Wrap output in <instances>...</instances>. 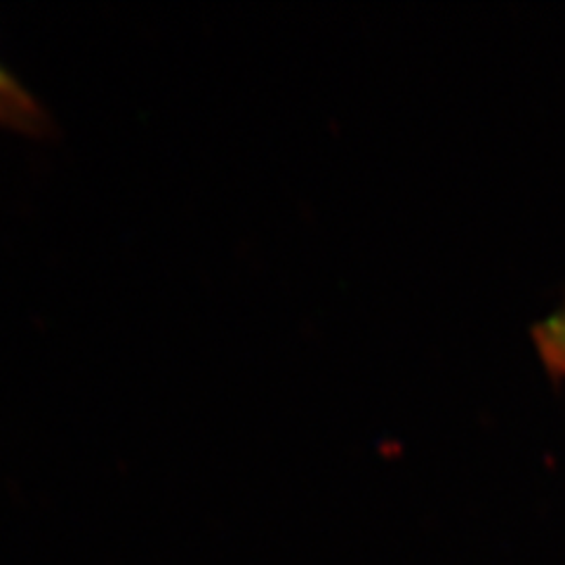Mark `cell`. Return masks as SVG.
<instances>
[{
    "instance_id": "obj_1",
    "label": "cell",
    "mask_w": 565,
    "mask_h": 565,
    "mask_svg": "<svg viewBox=\"0 0 565 565\" xmlns=\"http://www.w3.org/2000/svg\"><path fill=\"white\" fill-rule=\"evenodd\" d=\"M0 126L20 132L43 130L41 106L3 64H0Z\"/></svg>"
},
{
    "instance_id": "obj_2",
    "label": "cell",
    "mask_w": 565,
    "mask_h": 565,
    "mask_svg": "<svg viewBox=\"0 0 565 565\" xmlns=\"http://www.w3.org/2000/svg\"><path fill=\"white\" fill-rule=\"evenodd\" d=\"M535 347L550 373L565 377V307L546 316L533 330Z\"/></svg>"
}]
</instances>
